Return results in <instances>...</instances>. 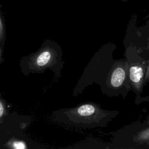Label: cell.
<instances>
[{
    "mask_svg": "<svg viewBox=\"0 0 149 149\" xmlns=\"http://www.w3.org/2000/svg\"><path fill=\"white\" fill-rule=\"evenodd\" d=\"M115 45L108 44L103 45L93 56L85 69L73 91L76 96L93 83L98 84L101 92L109 96V86L112 76L120 59H113Z\"/></svg>",
    "mask_w": 149,
    "mask_h": 149,
    "instance_id": "6da1fadb",
    "label": "cell"
},
{
    "mask_svg": "<svg viewBox=\"0 0 149 149\" xmlns=\"http://www.w3.org/2000/svg\"><path fill=\"white\" fill-rule=\"evenodd\" d=\"M59 113L63 122L68 126L77 129H88L107 126L119 111L105 109L91 102L62 109Z\"/></svg>",
    "mask_w": 149,
    "mask_h": 149,
    "instance_id": "7a4b0ae2",
    "label": "cell"
},
{
    "mask_svg": "<svg viewBox=\"0 0 149 149\" xmlns=\"http://www.w3.org/2000/svg\"><path fill=\"white\" fill-rule=\"evenodd\" d=\"M125 55L127 63L128 79L131 90L135 93L137 100L142 98L141 94L143 91L144 79L149 59L141 55L139 49L135 45L130 44L126 47Z\"/></svg>",
    "mask_w": 149,
    "mask_h": 149,
    "instance_id": "3957f363",
    "label": "cell"
},
{
    "mask_svg": "<svg viewBox=\"0 0 149 149\" xmlns=\"http://www.w3.org/2000/svg\"><path fill=\"white\" fill-rule=\"evenodd\" d=\"M55 56L54 52L50 50H45L40 54L36 59V63L40 67L45 66L52 62Z\"/></svg>",
    "mask_w": 149,
    "mask_h": 149,
    "instance_id": "277c9868",
    "label": "cell"
},
{
    "mask_svg": "<svg viewBox=\"0 0 149 149\" xmlns=\"http://www.w3.org/2000/svg\"><path fill=\"white\" fill-rule=\"evenodd\" d=\"M149 83V62L147 65L146 74L144 76V85H146V84Z\"/></svg>",
    "mask_w": 149,
    "mask_h": 149,
    "instance_id": "5b68a950",
    "label": "cell"
},
{
    "mask_svg": "<svg viewBox=\"0 0 149 149\" xmlns=\"http://www.w3.org/2000/svg\"><path fill=\"white\" fill-rule=\"evenodd\" d=\"M15 147L16 148H25L24 144L22 143H20V142H17L16 143H15L14 144Z\"/></svg>",
    "mask_w": 149,
    "mask_h": 149,
    "instance_id": "8992f818",
    "label": "cell"
},
{
    "mask_svg": "<svg viewBox=\"0 0 149 149\" xmlns=\"http://www.w3.org/2000/svg\"><path fill=\"white\" fill-rule=\"evenodd\" d=\"M3 113V107L2 103L0 102V117L2 116Z\"/></svg>",
    "mask_w": 149,
    "mask_h": 149,
    "instance_id": "52a82bcc",
    "label": "cell"
},
{
    "mask_svg": "<svg viewBox=\"0 0 149 149\" xmlns=\"http://www.w3.org/2000/svg\"><path fill=\"white\" fill-rule=\"evenodd\" d=\"M2 30H3V25H2L1 18H0V35L2 34Z\"/></svg>",
    "mask_w": 149,
    "mask_h": 149,
    "instance_id": "ba28073f",
    "label": "cell"
},
{
    "mask_svg": "<svg viewBox=\"0 0 149 149\" xmlns=\"http://www.w3.org/2000/svg\"><path fill=\"white\" fill-rule=\"evenodd\" d=\"M1 50H0V58H1Z\"/></svg>",
    "mask_w": 149,
    "mask_h": 149,
    "instance_id": "9c48e42d",
    "label": "cell"
}]
</instances>
